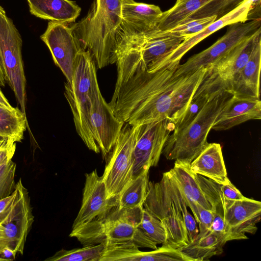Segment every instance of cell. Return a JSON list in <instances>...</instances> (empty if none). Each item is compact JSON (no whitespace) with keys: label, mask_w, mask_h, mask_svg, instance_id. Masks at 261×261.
<instances>
[{"label":"cell","mask_w":261,"mask_h":261,"mask_svg":"<svg viewBox=\"0 0 261 261\" xmlns=\"http://www.w3.org/2000/svg\"><path fill=\"white\" fill-rule=\"evenodd\" d=\"M179 62L168 63L152 71H117L109 103L116 117L134 126L165 119L175 124L186 112L207 70V67H202L177 76Z\"/></svg>","instance_id":"6da1fadb"},{"label":"cell","mask_w":261,"mask_h":261,"mask_svg":"<svg viewBox=\"0 0 261 261\" xmlns=\"http://www.w3.org/2000/svg\"><path fill=\"white\" fill-rule=\"evenodd\" d=\"M143 207L163 223L167 240L162 245L178 249L196 238V221L189 213L181 190L169 171L163 173L160 181H148Z\"/></svg>","instance_id":"7a4b0ae2"},{"label":"cell","mask_w":261,"mask_h":261,"mask_svg":"<svg viewBox=\"0 0 261 261\" xmlns=\"http://www.w3.org/2000/svg\"><path fill=\"white\" fill-rule=\"evenodd\" d=\"M130 0H94L85 17L71 25L83 48L90 51L96 67L110 64L122 5Z\"/></svg>","instance_id":"3957f363"},{"label":"cell","mask_w":261,"mask_h":261,"mask_svg":"<svg viewBox=\"0 0 261 261\" xmlns=\"http://www.w3.org/2000/svg\"><path fill=\"white\" fill-rule=\"evenodd\" d=\"M143 211V206L123 209L113 207L103 218L72 229L69 236L75 238L84 246L132 243L139 248L155 249L157 244L138 228Z\"/></svg>","instance_id":"277c9868"},{"label":"cell","mask_w":261,"mask_h":261,"mask_svg":"<svg viewBox=\"0 0 261 261\" xmlns=\"http://www.w3.org/2000/svg\"><path fill=\"white\" fill-rule=\"evenodd\" d=\"M64 95L71 109L76 130L86 146L99 153L93 135L90 116L93 105L101 93L96 66L88 50L83 48L75 63L72 82L64 84Z\"/></svg>","instance_id":"5b68a950"},{"label":"cell","mask_w":261,"mask_h":261,"mask_svg":"<svg viewBox=\"0 0 261 261\" xmlns=\"http://www.w3.org/2000/svg\"><path fill=\"white\" fill-rule=\"evenodd\" d=\"M233 95L223 90L210 96L208 100L194 119L185 128L172 132L162 154L168 160L190 164L206 147L207 137L214 122L224 106Z\"/></svg>","instance_id":"8992f818"},{"label":"cell","mask_w":261,"mask_h":261,"mask_svg":"<svg viewBox=\"0 0 261 261\" xmlns=\"http://www.w3.org/2000/svg\"><path fill=\"white\" fill-rule=\"evenodd\" d=\"M22 39L12 20L0 6V61L5 80L26 115V79L21 54Z\"/></svg>","instance_id":"52a82bcc"},{"label":"cell","mask_w":261,"mask_h":261,"mask_svg":"<svg viewBox=\"0 0 261 261\" xmlns=\"http://www.w3.org/2000/svg\"><path fill=\"white\" fill-rule=\"evenodd\" d=\"M140 125H124L109 154L102 175L113 202L133 178V151Z\"/></svg>","instance_id":"ba28073f"},{"label":"cell","mask_w":261,"mask_h":261,"mask_svg":"<svg viewBox=\"0 0 261 261\" xmlns=\"http://www.w3.org/2000/svg\"><path fill=\"white\" fill-rule=\"evenodd\" d=\"M261 28L244 38L227 55L207 67L203 79L194 95L209 96L229 90L233 81L248 61L257 41Z\"/></svg>","instance_id":"9c48e42d"},{"label":"cell","mask_w":261,"mask_h":261,"mask_svg":"<svg viewBox=\"0 0 261 261\" xmlns=\"http://www.w3.org/2000/svg\"><path fill=\"white\" fill-rule=\"evenodd\" d=\"M17 195L13 207L0 223V249L7 247L21 254L34 221L28 190L20 178L16 184Z\"/></svg>","instance_id":"30bf717a"},{"label":"cell","mask_w":261,"mask_h":261,"mask_svg":"<svg viewBox=\"0 0 261 261\" xmlns=\"http://www.w3.org/2000/svg\"><path fill=\"white\" fill-rule=\"evenodd\" d=\"M260 26V17L229 25L226 33L213 45L192 56L184 64H179L175 75L193 73L214 63L227 55L244 38L255 32Z\"/></svg>","instance_id":"8fae6325"},{"label":"cell","mask_w":261,"mask_h":261,"mask_svg":"<svg viewBox=\"0 0 261 261\" xmlns=\"http://www.w3.org/2000/svg\"><path fill=\"white\" fill-rule=\"evenodd\" d=\"M174 127L175 124L168 119L140 125L133 151V177L158 165Z\"/></svg>","instance_id":"7c38bea8"},{"label":"cell","mask_w":261,"mask_h":261,"mask_svg":"<svg viewBox=\"0 0 261 261\" xmlns=\"http://www.w3.org/2000/svg\"><path fill=\"white\" fill-rule=\"evenodd\" d=\"M40 38L48 47L54 63L65 75L67 83L70 84L77 56L83 49L72 27L50 21Z\"/></svg>","instance_id":"4fadbf2b"},{"label":"cell","mask_w":261,"mask_h":261,"mask_svg":"<svg viewBox=\"0 0 261 261\" xmlns=\"http://www.w3.org/2000/svg\"><path fill=\"white\" fill-rule=\"evenodd\" d=\"M261 202L246 197L227 200L223 207V216L229 229L230 241L246 239V233L254 234L260 220Z\"/></svg>","instance_id":"5bb4252c"},{"label":"cell","mask_w":261,"mask_h":261,"mask_svg":"<svg viewBox=\"0 0 261 261\" xmlns=\"http://www.w3.org/2000/svg\"><path fill=\"white\" fill-rule=\"evenodd\" d=\"M112 207L102 176L98 175L96 169L86 173L82 204L72 229L103 218Z\"/></svg>","instance_id":"9a60e30c"},{"label":"cell","mask_w":261,"mask_h":261,"mask_svg":"<svg viewBox=\"0 0 261 261\" xmlns=\"http://www.w3.org/2000/svg\"><path fill=\"white\" fill-rule=\"evenodd\" d=\"M90 121L94 140L106 157L111 151L124 123L116 117L101 93L93 105Z\"/></svg>","instance_id":"2e32d148"},{"label":"cell","mask_w":261,"mask_h":261,"mask_svg":"<svg viewBox=\"0 0 261 261\" xmlns=\"http://www.w3.org/2000/svg\"><path fill=\"white\" fill-rule=\"evenodd\" d=\"M252 0H244L239 6L223 17L216 20L203 30L184 40L178 47L163 60L154 70L168 63L180 62L184 55L203 39L221 28L237 22H245L249 20Z\"/></svg>","instance_id":"e0dca14e"},{"label":"cell","mask_w":261,"mask_h":261,"mask_svg":"<svg viewBox=\"0 0 261 261\" xmlns=\"http://www.w3.org/2000/svg\"><path fill=\"white\" fill-rule=\"evenodd\" d=\"M260 119V98L233 94L221 110L212 129L225 130L248 120Z\"/></svg>","instance_id":"ac0fdd59"},{"label":"cell","mask_w":261,"mask_h":261,"mask_svg":"<svg viewBox=\"0 0 261 261\" xmlns=\"http://www.w3.org/2000/svg\"><path fill=\"white\" fill-rule=\"evenodd\" d=\"M163 13L161 8L155 5L138 3L134 0L126 2L122 6V21L117 32L155 28Z\"/></svg>","instance_id":"d6986e66"},{"label":"cell","mask_w":261,"mask_h":261,"mask_svg":"<svg viewBox=\"0 0 261 261\" xmlns=\"http://www.w3.org/2000/svg\"><path fill=\"white\" fill-rule=\"evenodd\" d=\"M169 171L177 182L187 206L191 210L198 223V204L211 211L212 207L204 195L194 173L191 170L190 164L175 161L173 168Z\"/></svg>","instance_id":"ffe728a7"},{"label":"cell","mask_w":261,"mask_h":261,"mask_svg":"<svg viewBox=\"0 0 261 261\" xmlns=\"http://www.w3.org/2000/svg\"><path fill=\"white\" fill-rule=\"evenodd\" d=\"M190 168L194 173L202 175L220 184L230 181L220 144L208 143L191 163Z\"/></svg>","instance_id":"44dd1931"},{"label":"cell","mask_w":261,"mask_h":261,"mask_svg":"<svg viewBox=\"0 0 261 261\" xmlns=\"http://www.w3.org/2000/svg\"><path fill=\"white\" fill-rule=\"evenodd\" d=\"M260 63L261 38L256 42L248 61L233 81L229 90L233 94L260 98Z\"/></svg>","instance_id":"7402d4cb"},{"label":"cell","mask_w":261,"mask_h":261,"mask_svg":"<svg viewBox=\"0 0 261 261\" xmlns=\"http://www.w3.org/2000/svg\"><path fill=\"white\" fill-rule=\"evenodd\" d=\"M31 13L50 21L70 23L75 22L81 8L70 0H27Z\"/></svg>","instance_id":"603a6c76"},{"label":"cell","mask_w":261,"mask_h":261,"mask_svg":"<svg viewBox=\"0 0 261 261\" xmlns=\"http://www.w3.org/2000/svg\"><path fill=\"white\" fill-rule=\"evenodd\" d=\"M226 243L223 238L210 230L203 235L197 236L192 242L178 249L190 261L207 260L214 255L221 254Z\"/></svg>","instance_id":"cb8c5ba5"},{"label":"cell","mask_w":261,"mask_h":261,"mask_svg":"<svg viewBox=\"0 0 261 261\" xmlns=\"http://www.w3.org/2000/svg\"><path fill=\"white\" fill-rule=\"evenodd\" d=\"M149 170L134 176L113 202L119 209L143 206L148 182Z\"/></svg>","instance_id":"d4e9b609"},{"label":"cell","mask_w":261,"mask_h":261,"mask_svg":"<svg viewBox=\"0 0 261 261\" xmlns=\"http://www.w3.org/2000/svg\"><path fill=\"white\" fill-rule=\"evenodd\" d=\"M211 0H177L170 9L163 12L157 28L170 30L186 20Z\"/></svg>","instance_id":"484cf974"},{"label":"cell","mask_w":261,"mask_h":261,"mask_svg":"<svg viewBox=\"0 0 261 261\" xmlns=\"http://www.w3.org/2000/svg\"><path fill=\"white\" fill-rule=\"evenodd\" d=\"M27 127V116L21 110L0 106V137L20 142Z\"/></svg>","instance_id":"4316f807"},{"label":"cell","mask_w":261,"mask_h":261,"mask_svg":"<svg viewBox=\"0 0 261 261\" xmlns=\"http://www.w3.org/2000/svg\"><path fill=\"white\" fill-rule=\"evenodd\" d=\"M106 244L84 246L71 250L62 249L45 261H99L106 249Z\"/></svg>","instance_id":"83f0119b"},{"label":"cell","mask_w":261,"mask_h":261,"mask_svg":"<svg viewBox=\"0 0 261 261\" xmlns=\"http://www.w3.org/2000/svg\"><path fill=\"white\" fill-rule=\"evenodd\" d=\"M244 1L211 0L184 21L212 16H216L218 19L232 11Z\"/></svg>","instance_id":"f1b7e54d"},{"label":"cell","mask_w":261,"mask_h":261,"mask_svg":"<svg viewBox=\"0 0 261 261\" xmlns=\"http://www.w3.org/2000/svg\"><path fill=\"white\" fill-rule=\"evenodd\" d=\"M138 228L155 244L163 245L165 243L167 234L163 223L144 208L142 221Z\"/></svg>","instance_id":"f546056e"},{"label":"cell","mask_w":261,"mask_h":261,"mask_svg":"<svg viewBox=\"0 0 261 261\" xmlns=\"http://www.w3.org/2000/svg\"><path fill=\"white\" fill-rule=\"evenodd\" d=\"M216 19V16H212L184 21L166 31L171 34L182 37L185 40L198 33Z\"/></svg>","instance_id":"4dcf8cb0"},{"label":"cell","mask_w":261,"mask_h":261,"mask_svg":"<svg viewBox=\"0 0 261 261\" xmlns=\"http://www.w3.org/2000/svg\"><path fill=\"white\" fill-rule=\"evenodd\" d=\"M210 96L204 95L193 96L186 112L175 124L174 129L172 132H177L187 126L201 110L208 100Z\"/></svg>","instance_id":"1f68e13d"},{"label":"cell","mask_w":261,"mask_h":261,"mask_svg":"<svg viewBox=\"0 0 261 261\" xmlns=\"http://www.w3.org/2000/svg\"><path fill=\"white\" fill-rule=\"evenodd\" d=\"M16 164L11 160L0 166V200L10 195L15 190Z\"/></svg>","instance_id":"d6a6232c"},{"label":"cell","mask_w":261,"mask_h":261,"mask_svg":"<svg viewBox=\"0 0 261 261\" xmlns=\"http://www.w3.org/2000/svg\"><path fill=\"white\" fill-rule=\"evenodd\" d=\"M213 214L214 217L210 230L223 238L226 242L230 241L229 231L223 216L215 212H213Z\"/></svg>","instance_id":"836d02e7"},{"label":"cell","mask_w":261,"mask_h":261,"mask_svg":"<svg viewBox=\"0 0 261 261\" xmlns=\"http://www.w3.org/2000/svg\"><path fill=\"white\" fill-rule=\"evenodd\" d=\"M199 214V232L197 236H202L210 230L212 223L213 220V212L210 210L204 208L198 204Z\"/></svg>","instance_id":"e575fe53"},{"label":"cell","mask_w":261,"mask_h":261,"mask_svg":"<svg viewBox=\"0 0 261 261\" xmlns=\"http://www.w3.org/2000/svg\"><path fill=\"white\" fill-rule=\"evenodd\" d=\"M16 143L10 139H4L0 144V166L12 160L16 151Z\"/></svg>","instance_id":"d590c367"},{"label":"cell","mask_w":261,"mask_h":261,"mask_svg":"<svg viewBox=\"0 0 261 261\" xmlns=\"http://www.w3.org/2000/svg\"><path fill=\"white\" fill-rule=\"evenodd\" d=\"M17 195V190L9 196L0 200V223L7 216L15 202Z\"/></svg>","instance_id":"8d00e7d4"},{"label":"cell","mask_w":261,"mask_h":261,"mask_svg":"<svg viewBox=\"0 0 261 261\" xmlns=\"http://www.w3.org/2000/svg\"><path fill=\"white\" fill-rule=\"evenodd\" d=\"M17 253L5 247L0 250V261H12L15 259Z\"/></svg>","instance_id":"74e56055"},{"label":"cell","mask_w":261,"mask_h":261,"mask_svg":"<svg viewBox=\"0 0 261 261\" xmlns=\"http://www.w3.org/2000/svg\"><path fill=\"white\" fill-rule=\"evenodd\" d=\"M0 106L9 109H13L14 107H12L9 103L8 100L6 98L3 94L0 88Z\"/></svg>","instance_id":"f35d334b"},{"label":"cell","mask_w":261,"mask_h":261,"mask_svg":"<svg viewBox=\"0 0 261 261\" xmlns=\"http://www.w3.org/2000/svg\"><path fill=\"white\" fill-rule=\"evenodd\" d=\"M6 83L4 70L0 61V86L5 87Z\"/></svg>","instance_id":"ab89813d"},{"label":"cell","mask_w":261,"mask_h":261,"mask_svg":"<svg viewBox=\"0 0 261 261\" xmlns=\"http://www.w3.org/2000/svg\"><path fill=\"white\" fill-rule=\"evenodd\" d=\"M0 230H1V228H0Z\"/></svg>","instance_id":"60d3db41"},{"label":"cell","mask_w":261,"mask_h":261,"mask_svg":"<svg viewBox=\"0 0 261 261\" xmlns=\"http://www.w3.org/2000/svg\"><path fill=\"white\" fill-rule=\"evenodd\" d=\"M0 250H1V249H0Z\"/></svg>","instance_id":"b9f144b4"}]
</instances>
